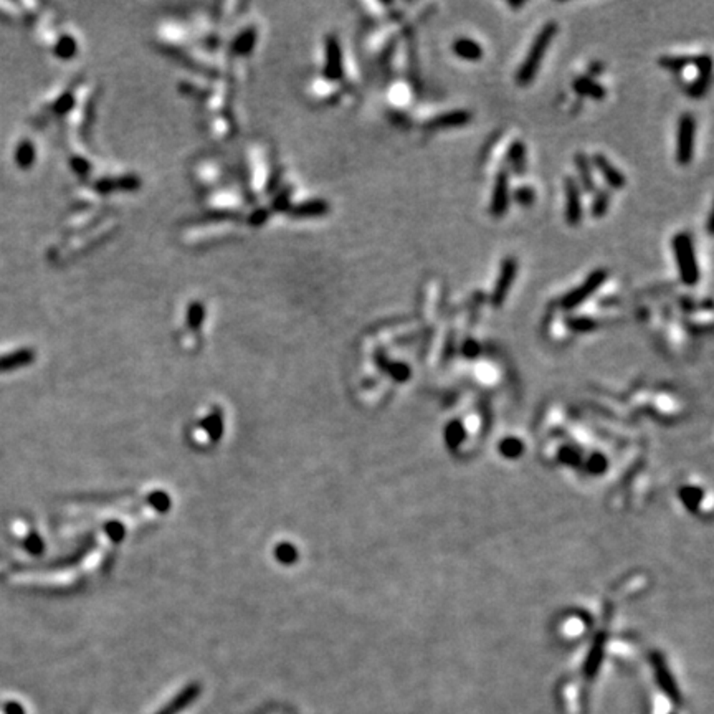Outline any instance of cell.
I'll return each instance as SVG.
<instances>
[{
  "label": "cell",
  "mask_w": 714,
  "mask_h": 714,
  "mask_svg": "<svg viewBox=\"0 0 714 714\" xmlns=\"http://www.w3.org/2000/svg\"><path fill=\"white\" fill-rule=\"evenodd\" d=\"M557 30L559 27L556 21H549V24H546L544 27L539 30V33H537L534 40H532L531 46H529L526 58L523 60L521 67H519L518 73H516V83L519 86L531 85L532 80L536 78L541 63H543V60L546 57V51H548L554 37L557 35Z\"/></svg>",
  "instance_id": "cell-1"
},
{
  "label": "cell",
  "mask_w": 714,
  "mask_h": 714,
  "mask_svg": "<svg viewBox=\"0 0 714 714\" xmlns=\"http://www.w3.org/2000/svg\"><path fill=\"white\" fill-rule=\"evenodd\" d=\"M672 247L677 256L679 278L686 286H695L699 281V266L696 260L693 238L690 234H678L673 238Z\"/></svg>",
  "instance_id": "cell-2"
},
{
  "label": "cell",
  "mask_w": 714,
  "mask_h": 714,
  "mask_svg": "<svg viewBox=\"0 0 714 714\" xmlns=\"http://www.w3.org/2000/svg\"><path fill=\"white\" fill-rule=\"evenodd\" d=\"M607 278H609L607 270H604V268L593 270V272L586 278V281H584L582 285L574 288L571 293H567L564 298L561 299V308L566 309V311H572V309L580 306L584 301H587L589 298H591V296L595 293V291L599 290V288L604 285L605 281H607Z\"/></svg>",
  "instance_id": "cell-3"
},
{
  "label": "cell",
  "mask_w": 714,
  "mask_h": 714,
  "mask_svg": "<svg viewBox=\"0 0 714 714\" xmlns=\"http://www.w3.org/2000/svg\"><path fill=\"white\" fill-rule=\"evenodd\" d=\"M695 137H696V121L695 116L686 113L678 121L677 134V161L679 166H690L695 154Z\"/></svg>",
  "instance_id": "cell-4"
},
{
  "label": "cell",
  "mask_w": 714,
  "mask_h": 714,
  "mask_svg": "<svg viewBox=\"0 0 714 714\" xmlns=\"http://www.w3.org/2000/svg\"><path fill=\"white\" fill-rule=\"evenodd\" d=\"M516 275H518V261L514 258H506L501 263L500 275H498L491 293V304L494 308H501L505 304L507 293H510L511 286H513L516 279Z\"/></svg>",
  "instance_id": "cell-5"
},
{
  "label": "cell",
  "mask_w": 714,
  "mask_h": 714,
  "mask_svg": "<svg viewBox=\"0 0 714 714\" xmlns=\"http://www.w3.org/2000/svg\"><path fill=\"white\" fill-rule=\"evenodd\" d=\"M564 192H566V222L569 225L575 227L582 222L584 218V207L582 199H580V187L577 180L574 177H566L564 180Z\"/></svg>",
  "instance_id": "cell-6"
},
{
  "label": "cell",
  "mask_w": 714,
  "mask_h": 714,
  "mask_svg": "<svg viewBox=\"0 0 714 714\" xmlns=\"http://www.w3.org/2000/svg\"><path fill=\"white\" fill-rule=\"evenodd\" d=\"M510 174H507V171H500L496 175V180H494L489 212H491L493 217L503 218L506 215L507 209H510Z\"/></svg>",
  "instance_id": "cell-7"
},
{
  "label": "cell",
  "mask_w": 714,
  "mask_h": 714,
  "mask_svg": "<svg viewBox=\"0 0 714 714\" xmlns=\"http://www.w3.org/2000/svg\"><path fill=\"white\" fill-rule=\"evenodd\" d=\"M693 63L698 68V76H696L695 83L688 86V94L693 98H703L709 88V81H711V57L709 55H701V57L695 58Z\"/></svg>",
  "instance_id": "cell-8"
},
{
  "label": "cell",
  "mask_w": 714,
  "mask_h": 714,
  "mask_svg": "<svg viewBox=\"0 0 714 714\" xmlns=\"http://www.w3.org/2000/svg\"><path fill=\"white\" fill-rule=\"evenodd\" d=\"M592 162H593V166L597 167V171L600 172V175L604 177L605 182L609 184V187L615 189V191H620V189L625 187V184H627L625 175H623L622 172L618 171L617 167H615L612 162H610L609 159L604 156V154H593Z\"/></svg>",
  "instance_id": "cell-9"
},
{
  "label": "cell",
  "mask_w": 714,
  "mask_h": 714,
  "mask_svg": "<svg viewBox=\"0 0 714 714\" xmlns=\"http://www.w3.org/2000/svg\"><path fill=\"white\" fill-rule=\"evenodd\" d=\"M655 673H656V681L660 685L663 693L668 696L670 699L673 701L674 704L681 703V695H679V690L674 683L672 674H670L668 668H666L663 660H655Z\"/></svg>",
  "instance_id": "cell-10"
},
{
  "label": "cell",
  "mask_w": 714,
  "mask_h": 714,
  "mask_svg": "<svg viewBox=\"0 0 714 714\" xmlns=\"http://www.w3.org/2000/svg\"><path fill=\"white\" fill-rule=\"evenodd\" d=\"M471 114L468 111L463 110H455L450 111V113L440 114L437 118H433L432 121L427 123L428 129H446V128H460L464 126V124L470 123Z\"/></svg>",
  "instance_id": "cell-11"
},
{
  "label": "cell",
  "mask_w": 714,
  "mask_h": 714,
  "mask_svg": "<svg viewBox=\"0 0 714 714\" xmlns=\"http://www.w3.org/2000/svg\"><path fill=\"white\" fill-rule=\"evenodd\" d=\"M451 49H453V53L464 62H478L483 58V49H481L480 43L468 37L457 38Z\"/></svg>",
  "instance_id": "cell-12"
},
{
  "label": "cell",
  "mask_w": 714,
  "mask_h": 714,
  "mask_svg": "<svg viewBox=\"0 0 714 714\" xmlns=\"http://www.w3.org/2000/svg\"><path fill=\"white\" fill-rule=\"evenodd\" d=\"M572 86H574L575 93H579L580 96L591 98V100L602 101L607 96V92H605L604 86L597 83V81H593L592 78H589V76H577Z\"/></svg>",
  "instance_id": "cell-13"
},
{
  "label": "cell",
  "mask_w": 714,
  "mask_h": 714,
  "mask_svg": "<svg viewBox=\"0 0 714 714\" xmlns=\"http://www.w3.org/2000/svg\"><path fill=\"white\" fill-rule=\"evenodd\" d=\"M326 73H328L331 80H339L342 76V57L336 38H329L328 40V63H326Z\"/></svg>",
  "instance_id": "cell-14"
},
{
  "label": "cell",
  "mask_w": 714,
  "mask_h": 714,
  "mask_svg": "<svg viewBox=\"0 0 714 714\" xmlns=\"http://www.w3.org/2000/svg\"><path fill=\"white\" fill-rule=\"evenodd\" d=\"M200 693V686L199 685H191L187 686L186 690L182 691V693H179L177 696H175L174 701H171L167 706H164L159 711L157 714H177L180 709L187 708L189 704L192 703L193 699H195V696Z\"/></svg>",
  "instance_id": "cell-15"
},
{
  "label": "cell",
  "mask_w": 714,
  "mask_h": 714,
  "mask_svg": "<svg viewBox=\"0 0 714 714\" xmlns=\"http://www.w3.org/2000/svg\"><path fill=\"white\" fill-rule=\"evenodd\" d=\"M575 169L579 172L580 184H582V189L589 193L595 192V180H593V175L591 172V159H589L584 153H577L574 157Z\"/></svg>",
  "instance_id": "cell-16"
},
{
  "label": "cell",
  "mask_w": 714,
  "mask_h": 714,
  "mask_svg": "<svg viewBox=\"0 0 714 714\" xmlns=\"http://www.w3.org/2000/svg\"><path fill=\"white\" fill-rule=\"evenodd\" d=\"M507 164L516 175H524L526 172V148L521 141H514L507 149Z\"/></svg>",
  "instance_id": "cell-17"
},
{
  "label": "cell",
  "mask_w": 714,
  "mask_h": 714,
  "mask_svg": "<svg viewBox=\"0 0 714 714\" xmlns=\"http://www.w3.org/2000/svg\"><path fill=\"white\" fill-rule=\"evenodd\" d=\"M610 209V193L607 191H599L593 197L591 205V214L593 218L605 217Z\"/></svg>",
  "instance_id": "cell-18"
},
{
  "label": "cell",
  "mask_w": 714,
  "mask_h": 714,
  "mask_svg": "<svg viewBox=\"0 0 714 714\" xmlns=\"http://www.w3.org/2000/svg\"><path fill=\"white\" fill-rule=\"evenodd\" d=\"M566 322L574 333H591L593 328H597V322L589 316H571Z\"/></svg>",
  "instance_id": "cell-19"
},
{
  "label": "cell",
  "mask_w": 714,
  "mask_h": 714,
  "mask_svg": "<svg viewBox=\"0 0 714 714\" xmlns=\"http://www.w3.org/2000/svg\"><path fill=\"white\" fill-rule=\"evenodd\" d=\"M17 164H19L20 167H30L33 164V161H35V149H33V146L30 141H24L19 146V149H17Z\"/></svg>",
  "instance_id": "cell-20"
},
{
  "label": "cell",
  "mask_w": 714,
  "mask_h": 714,
  "mask_svg": "<svg viewBox=\"0 0 714 714\" xmlns=\"http://www.w3.org/2000/svg\"><path fill=\"white\" fill-rule=\"evenodd\" d=\"M693 62H695V58H691V57H661L658 63L670 71H681V70H685L688 64L693 63Z\"/></svg>",
  "instance_id": "cell-21"
},
{
  "label": "cell",
  "mask_w": 714,
  "mask_h": 714,
  "mask_svg": "<svg viewBox=\"0 0 714 714\" xmlns=\"http://www.w3.org/2000/svg\"><path fill=\"white\" fill-rule=\"evenodd\" d=\"M514 200L518 202L521 207H531L536 200V192L534 189L529 186H521L514 191Z\"/></svg>",
  "instance_id": "cell-22"
},
{
  "label": "cell",
  "mask_w": 714,
  "mask_h": 714,
  "mask_svg": "<svg viewBox=\"0 0 714 714\" xmlns=\"http://www.w3.org/2000/svg\"><path fill=\"white\" fill-rule=\"evenodd\" d=\"M73 50H75V43L71 42L70 37H63L62 40L57 43V55L63 58H68L73 55Z\"/></svg>",
  "instance_id": "cell-23"
},
{
  "label": "cell",
  "mask_w": 714,
  "mask_h": 714,
  "mask_svg": "<svg viewBox=\"0 0 714 714\" xmlns=\"http://www.w3.org/2000/svg\"><path fill=\"white\" fill-rule=\"evenodd\" d=\"M463 352H464V354H467L468 357H473V356L476 354V352H478V342H475V341H467V344H464V347H463Z\"/></svg>",
  "instance_id": "cell-24"
},
{
  "label": "cell",
  "mask_w": 714,
  "mask_h": 714,
  "mask_svg": "<svg viewBox=\"0 0 714 714\" xmlns=\"http://www.w3.org/2000/svg\"><path fill=\"white\" fill-rule=\"evenodd\" d=\"M524 6V2H510V7L513 8H521Z\"/></svg>",
  "instance_id": "cell-25"
}]
</instances>
